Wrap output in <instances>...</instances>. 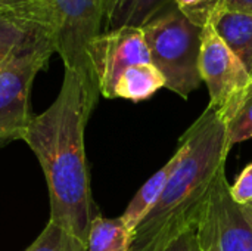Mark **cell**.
I'll return each mask as SVG.
<instances>
[{
	"instance_id": "12",
	"label": "cell",
	"mask_w": 252,
	"mask_h": 251,
	"mask_svg": "<svg viewBox=\"0 0 252 251\" xmlns=\"http://www.w3.org/2000/svg\"><path fill=\"white\" fill-rule=\"evenodd\" d=\"M161 87H165V78L152 64H137L127 68L118 78L114 90L115 98L140 102L149 99Z\"/></svg>"
},
{
	"instance_id": "9",
	"label": "cell",
	"mask_w": 252,
	"mask_h": 251,
	"mask_svg": "<svg viewBox=\"0 0 252 251\" xmlns=\"http://www.w3.org/2000/svg\"><path fill=\"white\" fill-rule=\"evenodd\" d=\"M208 21L252 75V13L220 9Z\"/></svg>"
},
{
	"instance_id": "21",
	"label": "cell",
	"mask_w": 252,
	"mask_h": 251,
	"mask_svg": "<svg viewBox=\"0 0 252 251\" xmlns=\"http://www.w3.org/2000/svg\"><path fill=\"white\" fill-rule=\"evenodd\" d=\"M1 1V7L3 10H7V12H15V10H19L28 4H31L32 1L35 0H0Z\"/></svg>"
},
{
	"instance_id": "5",
	"label": "cell",
	"mask_w": 252,
	"mask_h": 251,
	"mask_svg": "<svg viewBox=\"0 0 252 251\" xmlns=\"http://www.w3.org/2000/svg\"><path fill=\"white\" fill-rule=\"evenodd\" d=\"M53 52L49 40L31 27L22 46L0 67V141L21 139L28 127L34 117L30 108L31 86Z\"/></svg>"
},
{
	"instance_id": "7",
	"label": "cell",
	"mask_w": 252,
	"mask_h": 251,
	"mask_svg": "<svg viewBox=\"0 0 252 251\" xmlns=\"http://www.w3.org/2000/svg\"><path fill=\"white\" fill-rule=\"evenodd\" d=\"M87 61L99 93L115 99L114 90L121 74L133 65L151 62L142 27L102 31L89 43Z\"/></svg>"
},
{
	"instance_id": "1",
	"label": "cell",
	"mask_w": 252,
	"mask_h": 251,
	"mask_svg": "<svg viewBox=\"0 0 252 251\" xmlns=\"http://www.w3.org/2000/svg\"><path fill=\"white\" fill-rule=\"evenodd\" d=\"M99 95L90 75L65 70L56 99L32 117L21 136L41 166L50 198V222L83 244L99 215L84 149L86 124Z\"/></svg>"
},
{
	"instance_id": "8",
	"label": "cell",
	"mask_w": 252,
	"mask_h": 251,
	"mask_svg": "<svg viewBox=\"0 0 252 251\" xmlns=\"http://www.w3.org/2000/svg\"><path fill=\"white\" fill-rule=\"evenodd\" d=\"M199 72L208 87L210 107L216 111L252 81L245 65L221 40L211 21L204 24L201 33Z\"/></svg>"
},
{
	"instance_id": "22",
	"label": "cell",
	"mask_w": 252,
	"mask_h": 251,
	"mask_svg": "<svg viewBox=\"0 0 252 251\" xmlns=\"http://www.w3.org/2000/svg\"><path fill=\"white\" fill-rule=\"evenodd\" d=\"M242 207H244V210H245L247 216L250 217V220H251V223H252V203L251 204H247V206H242Z\"/></svg>"
},
{
	"instance_id": "18",
	"label": "cell",
	"mask_w": 252,
	"mask_h": 251,
	"mask_svg": "<svg viewBox=\"0 0 252 251\" xmlns=\"http://www.w3.org/2000/svg\"><path fill=\"white\" fill-rule=\"evenodd\" d=\"M230 194L233 200L241 204L247 206L252 203V163L248 164L244 172L238 176L236 182L230 186Z\"/></svg>"
},
{
	"instance_id": "24",
	"label": "cell",
	"mask_w": 252,
	"mask_h": 251,
	"mask_svg": "<svg viewBox=\"0 0 252 251\" xmlns=\"http://www.w3.org/2000/svg\"><path fill=\"white\" fill-rule=\"evenodd\" d=\"M0 10H3V7H1V1H0Z\"/></svg>"
},
{
	"instance_id": "3",
	"label": "cell",
	"mask_w": 252,
	"mask_h": 251,
	"mask_svg": "<svg viewBox=\"0 0 252 251\" xmlns=\"http://www.w3.org/2000/svg\"><path fill=\"white\" fill-rule=\"evenodd\" d=\"M10 13L49 40L65 70L93 78L87 46L103 30V0H35Z\"/></svg>"
},
{
	"instance_id": "11",
	"label": "cell",
	"mask_w": 252,
	"mask_h": 251,
	"mask_svg": "<svg viewBox=\"0 0 252 251\" xmlns=\"http://www.w3.org/2000/svg\"><path fill=\"white\" fill-rule=\"evenodd\" d=\"M179 158H180V151L177 148V151L170 158V161L161 170H158L154 176H151L142 185V188L136 192V195L133 197V200L130 201V204L124 210V213L120 216L128 229L136 232L137 226L143 222V219L155 207V204L159 200L171 173L174 172V169L179 163Z\"/></svg>"
},
{
	"instance_id": "14",
	"label": "cell",
	"mask_w": 252,
	"mask_h": 251,
	"mask_svg": "<svg viewBox=\"0 0 252 251\" xmlns=\"http://www.w3.org/2000/svg\"><path fill=\"white\" fill-rule=\"evenodd\" d=\"M134 231L128 229L121 217L106 219L97 215L89 228L84 251H131Z\"/></svg>"
},
{
	"instance_id": "4",
	"label": "cell",
	"mask_w": 252,
	"mask_h": 251,
	"mask_svg": "<svg viewBox=\"0 0 252 251\" xmlns=\"http://www.w3.org/2000/svg\"><path fill=\"white\" fill-rule=\"evenodd\" d=\"M151 62L165 78V89L183 99L202 83L199 52L202 27L193 24L174 3L143 27Z\"/></svg>"
},
{
	"instance_id": "2",
	"label": "cell",
	"mask_w": 252,
	"mask_h": 251,
	"mask_svg": "<svg viewBox=\"0 0 252 251\" xmlns=\"http://www.w3.org/2000/svg\"><path fill=\"white\" fill-rule=\"evenodd\" d=\"M230 149L224 123L208 105L180 138L179 163L155 207L137 226L131 251H162L196 226L214 180L226 172Z\"/></svg>"
},
{
	"instance_id": "17",
	"label": "cell",
	"mask_w": 252,
	"mask_h": 251,
	"mask_svg": "<svg viewBox=\"0 0 252 251\" xmlns=\"http://www.w3.org/2000/svg\"><path fill=\"white\" fill-rule=\"evenodd\" d=\"M173 3L193 24L204 27L220 0H173Z\"/></svg>"
},
{
	"instance_id": "15",
	"label": "cell",
	"mask_w": 252,
	"mask_h": 251,
	"mask_svg": "<svg viewBox=\"0 0 252 251\" xmlns=\"http://www.w3.org/2000/svg\"><path fill=\"white\" fill-rule=\"evenodd\" d=\"M31 27L7 10H0V67L22 46Z\"/></svg>"
},
{
	"instance_id": "10",
	"label": "cell",
	"mask_w": 252,
	"mask_h": 251,
	"mask_svg": "<svg viewBox=\"0 0 252 251\" xmlns=\"http://www.w3.org/2000/svg\"><path fill=\"white\" fill-rule=\"evenodd\" d=\"M171 4L173 0H103L102 31L120 27H143Z\"/></svg>"
},
{
	"instance_id": "6",
	"label": "cell",
	"mask_w": 252,
	"mask_h": 251,
	"mask_svg": "<svg viewBox=\"0 0 252 251\" xmlns=\"http://www.w3.org/2000/svg\"><path fill=\"white\" fill-rule=\"evenodd\" d=\"M202 251H252V223L238 204L223 172L213 183L196 223Z\"/></svg>"
},
{
	"instance_id": "13",
	"label": "cell",
	"mask_w": 252,
	"mask_h": 251,
	"mask_svg": "<svg viewBox=\"0 0 252 251\" xmlns=\"http://www.w3.org/2000/svg\"><path fill=\"white\" fill-rule=\"evenodd\" d=\"M217 114L224 123L227 143L232 148L252 138V81L230 98Z\"/></svg>"
},
{
	"instance_id": "16",
	"label": "cell",
	"mask_w": 252,
	"mask_h": 251,
	"mask_svg": "<svg viewBox=\"0 0 252 251\" xmlns=\"http://www.w3.org/2000/svg\"><path fill=\"white\" fill-rule=\"evenodd\" d=\"M25 251H84V244L49 220L43 232Z\"/></svg>"
},
{
	"instance_id": "20",
	"label": "cell",
	"mask_w": 252,
	"mask_h": 251,
	"mask_svg": "<svg viewBox=\"0 0 252 251\" xmlns=\"http://www.w3.org/2000/svg\"><path fill=\"white\" fill-rule=\"evenodd\" d=\"M220 9L252 13V0H220V3L217 4V7L214 10H220Z\"/></svg>"
},
{
	"instance_id": "23",
	"label": "cell",
	"mask_w": 252,
	"mask_h": 251,
	"mask_svg": "<svg viewBox=\"0 0 252 251\" xmlns=\"http://www.w3.org/2000/svg\"><path fill=\"white\" fill-rule=\"evenodd\" d=\"M6 143H9V142H7V141H0V148H1V146H4Z\"/></svg>"
},
{
	"instance_id": "19",
	"label": "cell",
	"mask_w": 252,
	"mask_h": 251,
	"mask_svg": "<svg viewBox=\"0 0 252 251\" xmlns=\"http://www.w3.org/2000/svg\"><path fill=\"white\" fill-rule=\"evenodd\" d=\"M162 251H202L198 243L196 226L182 232L171 243H168Z\"/></svg>"
}]
</instances>
